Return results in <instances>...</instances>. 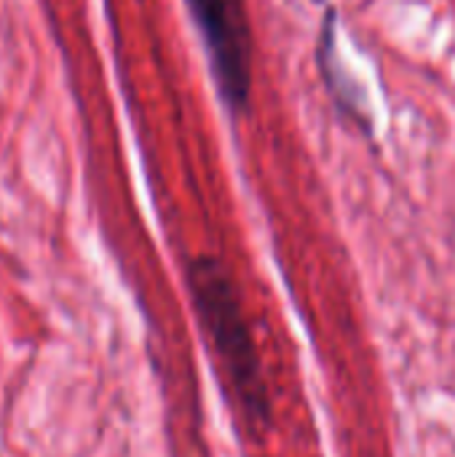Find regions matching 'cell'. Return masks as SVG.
Instances as JSON below:
<instances>
[{
  "label": "cell",
  "instance_id": "cell-1",
  "mask_svg": "<svg viewBox=\"0 0 455 457\" xmlns=\"http://www.w3.org/2000/svg\"><path fill=\"white\" fill-rule=\"evenodd\" d=\"M188 289L196 305V313L209 332L220 361L225 364L241 410L260 423L271 418V399L263 380L260 353L252 340V329L247 324L239 289L225 270V265L209 254L193 257L185 270Z\"/></svg>",
  "mask_w": 455,
  "mask_h": 457
},
{
  "label": "cell",
  "instance_id": "cell-2",
  "mask_svg": "<svg viewBox=\"0 0 455 457\" xmlns=\"http://www.w3.org/2000/svg\"><path fill=\"white\" fill-rule=\"evenodd\" d=\"M225 107L239 115L247 112L255 80V40L247 13V0H185Z\"/></svg>",
  "mask_w": 455,
  "mask_h": 457
}]
</instances>
